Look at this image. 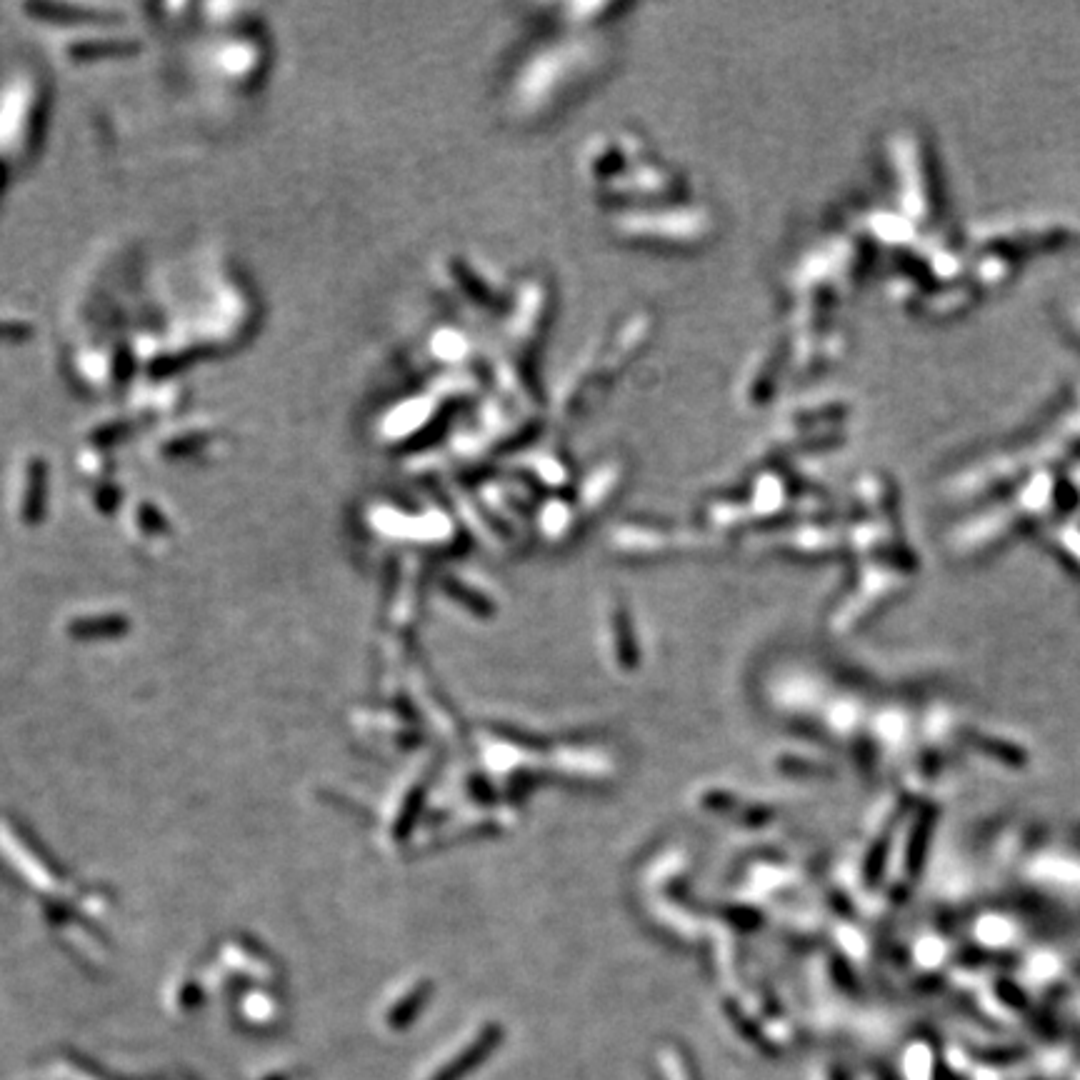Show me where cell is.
I'll list each match as a JSON object with an SVG mask.
<instances>
[{"instance_id": "obj_1", "label": "cell", "mask_w": 1080, "mask_h": 1080, "mask_svg": "<svg viewBox=\"0 0 1080 1080\" xmlns=\"http://www.w3.org/2000/svg\"><path fill=\"white\" fill-rule=\"evenodd\" d=\"M1000 863L1018 903L1060 918L1080 915V815L1015 830Z\"/></svg>"}]
</instances>
